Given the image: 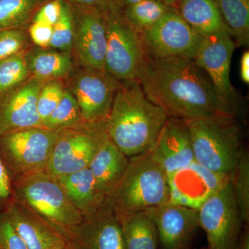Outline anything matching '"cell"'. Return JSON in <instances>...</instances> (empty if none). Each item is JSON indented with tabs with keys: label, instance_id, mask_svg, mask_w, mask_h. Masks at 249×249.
<instances>
[{
	"label": "cell",
	"instance_id": "cell-1",
	"mask_svg": "<svg viewBox=\"0 0 249 249\" xmlns=\"http://www.w3.org/2000/svg\"><path fill=\"white\" fill-rule=\"evenodd\" d=\"M138 80L147 97L168 118L184 121L215 116L235 119L194 58L146 55Z\"/></svg>",
	"mask_w": 249,
	"mask_h": 249
},
{
	"label": "cell",
	"instance_id": "cell-2",
	"mask_svg": "<svg viewBox=\"0 0 249 249\" xmlns=\"http://www.w3.org/2000/svg\"><path fill=\"white\" fill-rule=\"evenodd\" d=\"M138 80L119 83L106 122L108 137L127 157L150 151L168 120Z\"/></svg>",
	"mask_w": 249,
	"mask_h": 249
},
{
	"label": "cell",
	"instance_id": "cell-3",
	"mask_svg": "<svg viewBox=\"0 0 249 249\" xmlns=\"http://www.w3.org/2000/svg\"><path fill=\"white\" fill-rule=\"evenodd\" d=\"M168 199L166 173L150 151L130 157L124 175L106 196L117 219L157 209Z\"/></svg>",
	"mask_w": 249,
	"mask_h": 249
},
{
	"label": "cell",
	"instance_id": "cell-4",
	"mask_svg": "<svg viewBox=\"0 0 249 249\" xmlns=\"http://www.w3.org/2000/svg\"><path fill=\"white\" fill-rule=\"evenodd\" d=\"M15 201L40 218L67 243L83 220L56 180L45 172L15 178Z\"/></svg>",
	"mask_w": 249,
	"mask_h": 249
},
{
	"label": "cell",
	"instance_id": "cell-5",
	"mask_svg": "<svg viewBox=\"0 0 249 249\" xmlns=\"http://www.w3.org/2000/svg\"><path fill=\"white\" fill-rule=\"evenodd\" d=\"M186 123L196 163L213 173H233L242 150L235 118L215 116Z\"/></svg>",
	"mask_w": 249,
	"mask_h": 249
},
{
	"label": "cell",
	"instance_id": "cell-6",
	"mask_svg": "<svg viewBox=\"0 0 249 249\" xmlns=\"http://www.w3.org/2000/svg\"><path fill=\"white\" fill-rule=\"evenodd\" d=\"M103 14L107 39L105 70L119 82L138 80L146 58L141 34L126 20L114 0Z\"/></svg>",
	"mask_w": 249,
	"mask_h": 249
},
{
	"label": "cell",
	"instance_id": "cell-7",
	"mask_svg": "<svg viewBox=\"0 0 249 249\" xmlns=\"http://www.w3.org/2000/svg\"><path fill=\"white\" fill-rule=\"evenodd\" d=\"M60 130L33 127L0 136V156L15 178L45 171Z\"/></svg>",
	"mask_w": 249,
	"mask_h": 249
},
{
	"label": "cell",
	"instance_id": "cell-8",
	"mask_svg": "<svg viewBox=\"0 0 249 249\" xmlns=\"http://www.w3.org/2000/svg\"><path fill=\"white\" fill-rule=\"evenodd\" d=\"M108 137L106 122L83 123L59 132L45 173L54 178L88 168Z\"/></svg>",
	"mask_w": 249,
	"mask_h": 249
},
{
	"label": "cell",
	"instance_id": "cell-9",
	"mask_svg": "<svg viewBox=\"0 0 249 249\" xmlns=\"http://www.w3.org/2000/svg\"><path fill=\"white\" fill-rule=\"evenodd\" d=\"M199 227L206 232L209 249H236L242 222L232 175L198 210Z\"/></svg>",
	"mask_w": 249,
	"mask_h": 249
},
{
	"label": "cell",
	"instance_id": "cell-10",
	"mask_svg": "<svg viewBox=\"0 0 249 249\" xmlns=\"http://www.w3.org/2000/svg\"><path fill=\"white\" fill-rule=\"evenodd\" d=\"M68 76L67 89L76 100L85 122H107L120 82L106 70L83 66L72 70Z\"/></svg>",
	"mask_w": 249,
	"mask_h": 249
},
{
	"label": "cell",
	"instance_id": "cell-11",
	"mask_svg": "<svg viewBox=\"0 0 249 249\" xmlns=\"http://www.w3.org/2000/svg\"><path fill=\"white\" fill-rule=\"evenodd\" d=\"M141 37L145 54L154 58H194L202 39L176 9L142 31Z\"/></svg>",
	"mask_w": 249,
	"mask_h": 249
},
{
	"label": "cell",
	"instance_id": "cell-12",
	"mask_svg": "<svg viewBox=\"0 0 249 249\" xmlns=\"http://www.w3.org/2000/svg\"><path fill=\"white\" fill-rule=\"evenodd\" d=\"M235 42L229 33L202 37L195 61L206 71L219 97L234 116L238 107V95L230 79L231 63Z\"/></svg>",
	"mask_w": 249,
	"mask_h": 249
},
{
	"label": "cell",
	"instance_id": "cell-13",
	"mask_svg": "<svg viewBox=\"0 0 249 249\" xmlns=\"http://www.w3.org/2000/svg\"><path fill=\"white\" fill-rule=\"evenodd\" d=\"M232 173H213L194 160L167 175L169 187L168 203L198 211L210 196L230 180Z\"/></svg>",
	"mask_w": 249,
	"mask_h": 249
},
{
	"label": "cell",
	"instance_id": "cell-14",
	"mask_svg": "<svg viewBox=\"0 0 249 249\" xmlns=\"http://www.w3.org/2000/svg\"><path fill=\"white\" fill-rule=\"evenodd\" d=\"M75 29L73 49L81 66L105 70L106 28L102 10L71 5Z\"/></svg>",
	"mask_w": 249,
	"mask_h": 249
},
{
	"label": "cell",
	"instance_id": "cell-15",
	"mask_svg": "<svg viewBox=\"0 0 249 249\" xmlns=\"http://www.w3.org/2000/svg\"><path fill=\"white\" fill-rule=\"evenodd\" d=\"M67 244L73 249H124L120 224L106 199L83 217Z\"/></svg>",
	"mask_w": 249,
	"mask_h": 249
},
{
	"label": "cell",
	"instance_id": "cell-16",
	"mask_svg": "<svg viewBox=\"0 0 249 249\" xmlns=\"http://www.w3.org/2000/svg\"><path fill=\"white\" fill-rule=\"evenodd\" d=\"M45 82L34 76L4 98L0 103V136L16 129L42 127L37 101Z\"/></svg>",
	"mask_w": 249,
	"mask_h": 249
},
{
	"label": "cell",
	"instance_id": "cell-17",
	"mask_svg": "<svg viewBox=\"0 0 249 249\" xmlns=\"http://www.w3.org/2000/svg\"><path fill=\"white\" fill-rule=\"evenodd\" d=\"M150 152L167 175L193 163L194 154L186 121L169 118Z\"/></svg>",
	"mask_w": 249,
	"mask_h": 249
},
{
	"label": "cell",
	"instance_id": "cell-18",
	"mask_svg": "<svg viewBox=\"0 0 249 249\" xmlns=\"http://www.w3.org/2000/svg\"><path fill=\"white\" fill-rule=\"evenodd\" d=\"M150 213L161 249H181L199 227L198 211L167 203Z\"/></svg>",
	"mask_w": 249,
	"mask_h": 249
},
{
	"label": "cell",
	"instance_id": "cell-19",
	"mask_svg": "<svg viewBox=\"0 0 249 249\" xmlns=\"http://www.w3.org/2000/svg\"><path fill=\"white\" fill-rule=\"evenodd\" d=\"M5 213L28 249H60L67 245L40 218L16 201L9 205Z\"/></svg>",
	"mask_w": 249,
	"mask_h": 249
},
{
	"label": "cell",
	"instance_id": "cell-20",
	"mask_svg": "<svg viewBox=\"0 0 249 249\" xmlns=\"http://www.w3.org/2000/svg\"><path fill=\"white\" fill-rule=\"evenodd\" d=\"M175 9L201 37L231 34L215 0H178Z\"/></svg>",
	"mask_w": 249,
	"mask_h": 249
},
{
	"label": "cell",
	"instance_id": "cell-21",
	"mask_svg": "<svg viewBox=\"0 0 249 249\" xmlns=\"http://www.w3.org/2000/svg\"><path fill=\"white\" fill-rule=\"evenodd\" d=\"M129 159L109 137L93 157L88 168L93 174L98 191L105 197L124 175Z\"/></svg>",
	"mask_w": 249,
	"mask_h": 249
},
{
	"label": "cell",
	"instance_id": "cell-22",
	"mask_svg": "<svg viewBox=\"0 0 249 249\" xmlns=\"http://www.w3.org/2000/svg\"><path fill=\"white\" fill-rule=\"evenodd\" d=\"M55 179L83 217L94 212L106 199L98 191L89 168L62 175Z\"/></svg>",
	"mask_w": 249,
	"mask_h": 249
},
{
	"label": "cell",
	"instance_id": "cell-23",
	"mask_svg": "<svg viewBox=\"0 0 249 249\" xmlns=\"http://www.w3.org/2000/svg\"><path fill=\"white\" fill-rule=\"evenodd\" d=\"M24 57L29 73L45 81L62 79L73 70L71 54L55 49L37 47L24 53Z\"/></svg>",
	"mask_w": 249,
	"mask_h": 249
},
{
	"label": "cell",
	"instance_id": "cell-24",
	"mask_svg": "<svg viewBox=\"0 0 249 249\" xmlns=\"http://www.w3.org/2000/svg\"><path fill=\"white\" fill-rule=\"evenodd\" d=\"M117 220L122 231L124 249H158V231L150 211L128 214Z\"/></svg>",
	"mask_w": 249,
	"mask_h": 249
},
{
	"label": "cell",
	"instance_id": "cell-25",
	"mask_svg": "<svg viewBox=\"0 0 249 249\" xmlns=\"http://www.w3.org/2000/svg\"><path fill=\"white\" fill-rule=\"evenodd\" d=\"M226 25L237 43L249 45V0H215Z\"/></svg>",
	"mask_w": 249,
	"mask_h": 249
},
{
	"label": "cell",
	"instance_id": "cell-26",
	"mask_svg": "<svg viewBox=\"0 0 249 249\" xmlns=\"http://www.w3.org/2000/svg\"><path fill=\"white\" fill-rule=\"evenodd\" d=\"M175 9L162 0H142L125 6L123 11L129 24L142 34V31L155 25L165 14Z\"/></svg>",
	"mask_w": 249,
	"mask_h": 249
},
{
	"label": "cell",
	"instance_id": "cell-27",
	"mask_svg": "<svg viewBox=\"0 0 249 249\" xmlns=\"http://www.w3.org/2000/svg\"><path fill=\"white\" fill-rule=\"evenodd\" d=\"M47 0H0V31L22 28Z\"/></svg>",
	"mask_w": 249,
	"mask_h": 249
},
{
	"label": "cell",
	"instance_id": "cell-28",
	"mask_svg": "<svg viewBox=\"0 0 249 249\" xmlns=\"http://www.w3.org/2000/svg\"><path fill=\"white\" fill-rule=\"evenodd\" d=\"M85 122L80 113L79 106L70 90L65 93L58 106L46 120L42 127L51 129H62L79 125Z\"/></svg>",
	"mask_w": 249,
	"mask_h": 249
},
{
	"label": "cell",
	"instance_id": "cell-29",
	"mask_svg": "<svg viewBox=\"0 0 249 249\" xmlns=\"http://www.w3.org/2000/svg\"><path fill=\"white\" fill-rule=\"evenodd\" d=\"M24 52L0 60V93L12 91L29 75Z\"/></svg>",
	"mask_w": 249,
	"mask_h": 249
},
{
	"label": "cell",
	"instance_id": "cell-30",
	"mask_svg": "<svg viewBox=\"0 0 249 249\" xmlns=\"http://www.w3.org/2000/svg\"><path fill=\"white\" fill-rule=\"evenodd\" d=\"M232 183L242 222H249V156L242 149L235 170L232 173Z\"/></svg>",
	"mask_w": 249,
	"mask_h": 249
},
{
	"label": "cell",
	"instance_id": "cell-31",
	"mask_svg": "<svg viewBox=\"0 0 249 249\" xmlns=\"http://www.w3.org/2000/svg\"><path fill=\"white\" fill-rule=\"evenodd\" d=\"M74 29V17L71 4L66 0H63L61 15L53 27L51 48L70 53L73 49Z\"/></svg>",
	"mask_w": 249,
	"mask_h": 249
},
{
	"label": "cell",
	"instance_id": "cell-32",
	"mask_svg": "<svg viewBox=\"0 0 249 249\" xmlns=\"http://www.w3.org/2000/svg\"><path fill=\"white\" fill-rule=\"evenodd\" d=\"M65 89L66 88L61 79L45 82L39 93L37 101V112L41 122L46 120L58 106Z\"/></svg>",
	"mask_w": 249,
	"mask_h": 249
},
{
	"label": "cell",
	"instance_id": "cell-33",
	"mask_svg": "<svg viewBox=\"0 0 249 249\" xmlns=\"http://www.w3.org/2000/svg\"><path fill=\"white\" fill-rule=\"evenodd\" d=\"M27 44L28 34L22 28L0 31V60L21 53Z\"/></svg>",
	"mask_w": 249,
	"mask_h": 249
},
{
	"label": "cell",
	"instance_id": "cell-34",
	"mask_svg": "<svg viewBox=\"0 0 249 249\" xmlns=\"http://www.w3.org/2000/svg\"><path fill=\"white\" fill-rule=\"evenodd\" d=\"M0 249H28L6 214H0Z\"/></svg>",
	"mask_w": 249,
	"mask_h": 249
},
{
	"label": "cell",
	"instance_id": "cell-35",
	"mask_svg": "<svg viewBox=\"0 0 249 249\" xmlns=\"http://www.w3.org/2000/svg\"><path fill=\"white\" fill-rule=\"evenodd\" d=\"M63 0H47L36 11L32 22L46 23L53 27L61 15Z\"/></svg>",
	"mask_w": 249,
	"mask_h": 249
},
{
	"label": "cell",
	"instance_id": "cell-36",
	"mask_svg": "<svg viewBox=\"0 0 249 249\" xmlns=\"http://www.w3.org/2000/svg\"><path fill=\"white\" fill-rule=\"evenodd\" d=\"M53 35V27L39 22H32L29 29L31 40L37 47L48 48Z\"/></svg>",
	"mask_w": 249,
	"mask_h": 249
},
{
	"label": "cell",
	"instance_id": "cell-37",
	"mask_svg": "<svg viewBox=\"0 0 249 249\" xmlns=\"http://www.w3.org/2000/svg\"><path fill=\"white\" fill-rule=\"evenodd\" d=\"M11 193V185L9 173L0 156V199H7Z\"/></svg>",
	"mask_w": 249,
	"mask_h": 249
},
{
	"label": "cell",
	"instance_id": "cell-38",
	"mask_svg": "<svg viewBox=\"0 0 249 249\" xmlns=\"http://www.w3.org/2000/svg\"><path fill=\"white\" fill-rule=\"evenodd\" d=\"M66 1L75 6L96 8L104 11L107 9L110 0H66Z\"/></svg>",
	"mask_w": 249,
	"mask_h": 249
},
{
	"label": "cell",
	"instance_id": "cell-39",
	"mask_svg": "<svg viewBox=\"0 0 249 249\" xmlns=\"http://www.w3.org/2000/svg\"><path fill=\"white\" fill-rule=\"evenodd\" d=\"M240 75L242 80L247 84L249 83V52L246 51L242 54L240 62Z\"/></svg>",
	"mask_w": 249,
	"mask_h": 249
},
{
	"label": "cell",
	"instance_id": "cell-40",
	"mask_svg": "<svg viewBox=\"0 0 249 249\" xmlns=\"http://www.w3.org/2000/svg\"><path fill=\"white\" fill-rule=\"evenodd\" d=\"M237 249H249V232H245L244 234L243 237H242V242L237 245Z\"/></svg>",
	"mask_w": 249,
	"mask_h": 249
},
{
	"label": "cell",
	"instance_id": "cell-41",
	"mask_svg": "<svg viewBox=\"0 0 249 249\" xmlns=\"http://www.w3.org/2000/svg\"><path fill=\"white\" fill-rule=\"evenodd\" d=\"M123 4L124 6H127L129 5H132L138 3L139 1H142V0H120Z\"/></svg>",
	"mask_w": 249,
	"mask_h": 249
},
{
	"label": "cell",
	"instance_id": "cell-42",
	"mask_svg": "<svg viewBox=\"0 0 249 249\" xmlns=\"http://www.w3.org/2000/svg\"><path fill=\"white\" fill-rule=\"evenodd\" d=\"M162 1H164L167 4L175 8L176 7V5L178 4V0H162Z\"/></svg>",
	"mask_w": 249,
	"mask_h": 249
},
{
	"label": "cell",
	"instance_id": "cell-43",
	"mask_svg": "<svg viewBox=\"0 0 249 249\" xmlns=\"http://www.w3.org/2000/svg\"><path fill=\"white\" fill-rule=\"evenodd\" d=\"M60 249H72L71 247H70V246L68 244H67V245L66 246H65V247H64L63 248H62Z\"/></svg>",
	"mask_w": 249,
	"mask_h": 249
},
{
	"label": "cell",
	"instance_id": "cell-44",
	"mask_svg": "<svg viewBox=\"0 0 249 249\" xmlns=\"http://www.w3.org/2000/svg\"><path fill=\"white\" fill-rule=\"evenodd\" d=\"M70 247H71V246H70ZM71 248H72V247H71ZM72 249H73V248H72Z\"/></svg>",
	"mask_w": 249,
	"mask_h": 249
}]
</instances>
